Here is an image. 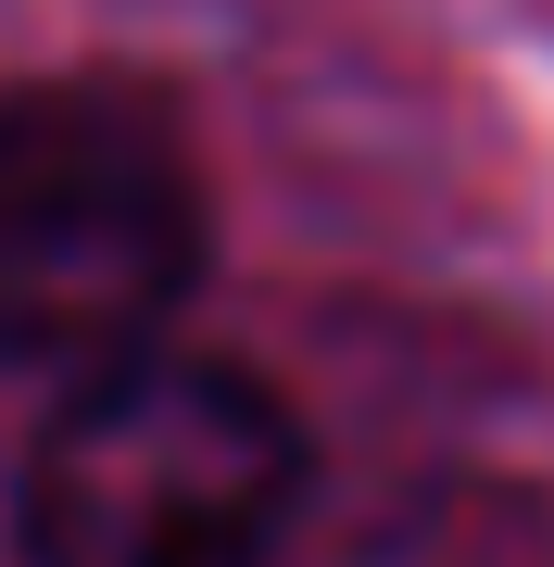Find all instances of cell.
Masks as SVG:
<instances>
[{
    "label": "cell",
    "instance_id": "obj_1",
    "mask_svg": "<svg viewBox=\"0 0 554 567\" xmlns=\"http://www.w3.org/2000/svg\"><path fill=\"white\" fill-rule=\"evenodd\" d=\"M315 442L240 353L151 341L76 379L13 466L25 567H265L303 517Z\"/></svg>",
    "mask_w": 554,
    "mask_h": 567
},
{
    "label": "cell",
    "instance_id": "obj_2",
    "mask_svg": "<svg viewBox=\"0 0 554 567\" xmlns=\"http://www.w3.org/2000/svg\"><path fill=\"white\" fill-rule=\"evenodd\" d=\"M202 164L139 76L0 89V365L102 379L151 353L202 290Z\"/></svg>",
    "mask_w": 554,
    "mask_h": 567
}]
</instances>
